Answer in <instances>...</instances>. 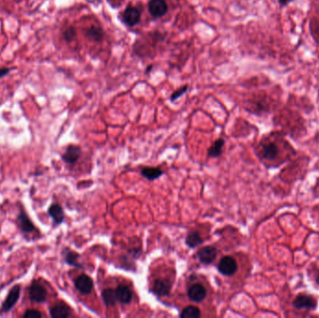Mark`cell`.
Listing matches in <instances>:
<instances>
[{"mask_svg": "<svg viewBox=\"0 0 319 318\" xmlns=\"http://www.w3.org/2000/svg\"><path fill=\"white\" fill-rule=\"evenodd\" d=\"M188 297L193 302H202L206 297V289L201 284H193L188 289Z\"/></svg>", "mask_w": 319, "mask_h": 318, "instance_id": "6", "label": "cell"}, {"mask_svg": "<svg viewBox=\"0 0 319 318\" xmlns=\"http://www.w3.org/2000/svg\"><path fill=\"white\" fill-rule=\"evenodd\" d=\"M292 0H279V3L281 6H286L287 5L288 3H290Z\"/></svg>", "mask_w": 319, "mask_h": 318, "instance_id": "28", "label": "cell"}, {"mask_svg": "<svg viewBox=\"0 0 319 318\" xmlns=\"http://www.w3.org/2000/svg\"><path fill=\"white\" fill-rule=\"evenodd\" d=\"M317 283L319 284V275L318 276V278H317Z\"/></svg>", "mask_w": 319, "mask_h": 318, "instance_id": "29", "label": "cell"}, {"mask_svg": "<svg viewBox=\"0 0 319 318\" xmlns=\"http://www.w3.org/2000/svg\"><path fill=\"white\" fill-rule=\"evenodd\" d=\"M48 214L49 216L53 219V221L56 223V224H61L63 221L64 220V210L60 204L58 203H53L48 210Z\"/></svg>", "mask_w": 319, "mask_h": 318, "instance_id": "15", "label": "cell"}, {"mask_svg": "<svg viewBox=\"0 0 319 318\" xmlns=\"http://www.w3.org/2000/svg\"><path fill=\"white\" fill-rule=\"evenodd\" d=\"M181 318H199L201 317V311L196 306H188L179 315Z\"/></svg>", "mask_w": 319, "mask_h": 318, "instance_id": "23", "label": "cell"}, {"mask_svg": "<svg viewBox=\"0 0 319 318\" xmlns=\"http://www.w3.org/2000/svg\"><path fill=\"white\" fill-rule=\"evenodd\" d=\"M278 147L275 143H268L262 148V156L267 159H274L278 154Z\"/></svg>", "mask_w": 319, "mask_h": 318, "instance_id": "18", "label": "cell"}, {"mask_svg": "<svg viewBox=\"0 0 319 318\" xmlns=\"http://www.w3.org/2000/svg\"><path fill=\"white\" fill-rule=\"evenodd\" d=\"M149 10L152 17L160 18L167 12L168 7L165 0H151L149 3Z\"/></svg>", "mask_w": 319, "mask_h": 318, "instance_id": "8", "label": "cell"}, {"mask_svg": "<svg viewBox=\"0 0 319 318\" xmlns=\"http://www.w3.org/2000/svg\"><path fill=\"white\" fill-rule=\"evenodd\" d=\"M203 242H204V240L201 237V235L198 231H191L187 236L186 244L189 248H195L199 245H201Z\"/></svg>", "mask_w": 319, "mask_h": 318, "instance_id": "20", "label": "cell"}, {"mask_svg": "<svg viewBox=\"0 0 319 318\" xmlns=\"http://www.w3.org/2000/svg\"><path fill=\"white\" fill-rule=\"evenodd\" d=\"M17 221L20 229L25 233H32L36 230L34 223L29 219L27 213L25 212L23 209H21V211L18 215Z\"/></svg>", "mask_w": 319, "mask_h": 318, "instance_id": "9", "label": "cell"}, {"mask_svg": "<svg viewBox=\"0 0 319 318\" xmlns=\"http://www.w3.org/2000/svg\"><path fill=\"white\" fill-rule=\"evenodd\" d=\"M217 254H218L217 248L212 247V246H207V247L201 248L198 251L197 257L199 258V260L202 263H204L205 265H208V264L212 263L213 261L215 260Z\"/></svg>", "mask_w": 319, "mask_h": 318, "instance_id": "7", "label": "cell"}, {"mask_svg": "<svg viewBox=\"0 0 319 318\" xmlns=\"http://www.w3.org/2000/svg\"><path fill=\"white\" fill-rule=\"evenodd\" d=\"M76 36H77V30H76L75 27H67L63 32V37L66 42L73 41L76 38Z\"/></svg>", "mask_w": 319, "mask_h": 318, "instance_id": "24", "label": "cell"}, {"mask_svg": "<svg viewBox=\"0 0 319 318\" xmlns=\"http://www.w3.org/2000/svg\"></svg>", "mask_w": 319, "mask_h": 318, "instance_id": "30", "label": "cell"}, {"mask_svg": "<svg viewBox=\"0 0 319 318\" xmlns=\"http://www.w3.org/2000/svg\"><path fill=\"white\" fill-rule=\"evenodd\" d=\"M102 298L106 306H114L117 302L115 290L112 288H106L103 290Z\"/></svg>", "mask_w": 319, "mask_h": 318, "instance_id": "22", "label": "cell"}, {"mask_svg": "<svg viewBox=\"0 0 319 318\" xmlns=\"http://www.w3.org/2000/svg\"><path fill=\"white\" fill-rule=\"evenodd\" d=\"M50 315L53 318H66L71 316V310L65 303L60 302L50 309Z\"/></svg>", "mask_w": 319, "mask_h": 318, "instance_id": "14", "label": "cell"}, {"mask_svg": "<svg viewBox=\"0 0 319 318\" xmlns=\"http://www.w3.org/2000/svg\"><path fill=\"white\" fill-rule=\"evenodd\" d=\"M171 287H172V284L168 279H158L153 284L152 292L155 295L160 297L168 296L171 291Z\"/></svg>", "mask_w": 319, "mask_h": 318, "instance_id": "10", "label": "cell"}, {"mask_svg": "<svg viewBox=\"0 0 319 318\" xmlns=\"http://www.w3.org/2000/svg\"><path fill=\"white\" fill-rule=\"evenodd\" d=\"M293 305L297 309H313L316 307L317 302L311 296L300 295L294 300Z\"/></svg>", "mask_w": 319, "mask_h": 318, "instance_id": "13", "label": "cell"}, {"mask_svg": "<svg viewBox=\"0 0 319 318\" xmlns=\"http://www.w3.org/2000/svg\"><path fill=\"white\" fill-rule=\"evenodd\" d=\"M224 140L223 139H218L217 141L214 142L212 146L208 150V154L212 158H218L222 155L223 146H224Z\"/></svg>", "mask_w": 319, "mask_h": 318, "instance_id": "21", "label": "cell"}, {"mask_svg": "<svg viewBox=\"0 0 319 318\" xmlns=\"http://www.w3.org/2000/svg\"><path fill=\"white\" fill-rule=\"evenodd\" d=\"M141 18V11L133 6H128L123 13V21L128 27H134L137 25Z\"/></svg>", "mask_w": 319, "mask_h": 318, "instance_id": "3", "label": "cell"}, {"mask_svg": "<svg viewBox=\"0 0 319 318\" xmlns=\"http://www.w3.org/2000/svg\"><path fill=\"white\" fill-rule=\"evenodd\" d=\"M20 294H21V286L19 285L14 286L9 290V294H8L7 298L5 299V301H3L2 306H1V311L3 313H8L9 310L12 309L20 299Z\"/></svg>", "mask_w": 319, "mask_h": 318, "instance_id": "4", "label": "cell"}, {"mask_svg": "<svg viewBox=\"0 0 319 318\" xmlns=\"http://www.w3.org/2000/svg\"><path fill=\"white\" fill-rule=\"evenodd\" d=\"M25 318H42V314L37 311V310L35 309H30L27 310V312L24 314L23 316Z\"/></svg>", "mask_w": 319, "mask_h": 318, "instance_id": "25", "label": "cell"}, {"mask_svg": "<svg viewBox=\"0 0 319 318\" xmlns=\"http://www.w3.org/2000/svg\"><path fill=\"white\" fill-rule=\"evenodd\" d=\"M117 301L124 304H129L133 300V292L129 286L125 285H120L115 289Z\"/></svg>", "mask_w": 319, "mask_h": 318, "instance_id": "11", "label": "cell"}, {"mask_svg": "<svg viewBox=\"0 0 319 318\" xmlns=\"http://www.w3.org/2000/svg\"><path fill=\"white\" fill-rule=\"evenodd\" d=\"M86 35L88 36L89 38H91L92 40L96 41V42H100L104 37V32H103L102 28L96 27V26H92V27L87 28Z\"/></svg>", "mask_w": 319, "mask_h": 318, "instance_id": "19", "label": "cell"}, {"mask_svg": "<svg viewBox=\"0 0 319 318\" xmlns=\"http://www.w3.org/2000/svg\"><path fill=\"white\" fill-rule=\"evenodd\" d=\"M237 261L230 256H223L218 265V270L220 271V273L225 276L233 275L237 272Z\"/></svg>", "mask_w": 319, "mask_h": 318, "instance_id": "2", "label": "cell"}, {"mask_svg": "<svg viewBox=\"0 0 319 318\" xmlns=\"http://www.w3.org/2000/svg\"><path fill=\"white\" fill-rule=\"evenodd\" d=\"M80 154H81V150L79 146L70 145L67 147V149L63 154L62 159L64 162L68 164H74L80 158Z\"/></svg>", "mask_w": 319, "mask_h": 318, "instance_id": "12", "label": "cell"}, {"mask_svg": "<svg viewBox=\"0 0 319 318\" xmlns=\"http://www.w3.org/2000/svg\"><path fill=\"white\" fill-rule=\"evenodd\" d=\"M64 261L68 265L72 266V267H76V268H79V269H83L82 265L79 262L80 255L78 253L74 252L71 249L65 248L64 250Z\"/></svg>", "mask_w": 319, "mask_h": 318, "instance_id": "16", "label": "cell"}, {"mask_svg": "<svg viewBox=\"0 0 319 318\" xmlns=\"http://www.w3.org/2000/svg\"><path fill=\"white\" fill-rule=\"evenodd\" d=\"M48 291L39 281L35 280L29 286V298L36 303H42L47 300Z\"/></svg>", "mask_w": 319, "mask_h": 318, "instance_id": "1", "label": "cell"}, {"mask_svg": "<svg viewBox=\"0 0 319 318\" xmlns=\"http://www.w3.org/2000/svg\"><path fill=\"white\" fill-rule=\"evenodd\" d=\"M11 70L12 68H0V79L6 77Z\"/></svg>", "mask_w": 319, "mask_h": 318, "instance_id": "27", "label": "cell"}, {"mask_svg": "<svg viewBox=\"0 0 319 318\" xmlns=\"http://www.w3.org/2000/svg\"><path fill=\"white\" fill-rule=\"evenodd\" d=\"M74 284H75V287L77 288V290L83 295H89V294H91V292L93 291L94 282H93L92 278L86 274H81L80 276H78L75 279Z\"/></svg>", "mask_w": 319, "mask_h": 318, "instance_id": "5", "label": "cell"}, {"mask_svg": "<svg viewBox=\"0 0 319 318\" xmlns=\"http://www.w3.org/2000/svg\"><path fill=\"white\" fill-rule=\"evenodd\" d=\"M163 174H164V172L157 167H144L141 170L142 176L149 180L158 179Z\"/></svg>", "mask_w": 319, "mask_h": 318, "instance_id": "17", "label": "cell"}, {"mask_svg": "<svg viewBox=\"0 0 319 318\" xmlns=\"http://www.w3.org/2000/svg\"><path fill=\"white\" fill-rule=\"evenodd\" d=\"M188 90V86H184L183 88H180L177 92H175L172 95H171V100L174 101V100H177V98L180 97L183 94L186 93V91Z\"/></svg>", "mask_w": 319, "mask_h": 318, "instance_id": "26", "label": "cell"}]
</instances>
